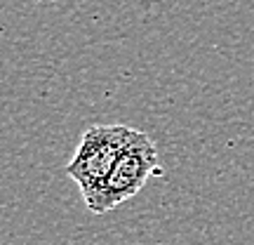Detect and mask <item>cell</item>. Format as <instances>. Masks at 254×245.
<instances>
[{"mask_svg":"<svg viewBox=\"0 0 254 245\" xmlns=\"http://www.w3.org/2000/svg\"><path fill=\"white\" fill-rule=\"evenodd\" d=\"M134 135L136 130L129 125H90L82 132L80 144L64 170L80 189L90 212H97L116 161L120 158L123 149L134 139Z\"/></svg>","mask_w":254,"mask_h":245,"instance_id":"obj_1","label":"cell"},{"mask_svg":"<svg viewBox=\"0 0 254 245\" xmlns=\"http://www.w3.org/2000/svg\"><path fill=\"white\" fill-rule=\"evenodd\" d=\"M153 174H160V158L155 142L146 132L136 130L134 139L123 149L120 158L116 161V167L104 186L99 208L94 215H104L136 196Z\"/></svg>","mask_w":254,"mask_h":245,"instance_id":"obj_2","label":"cell"}]
</instances>
